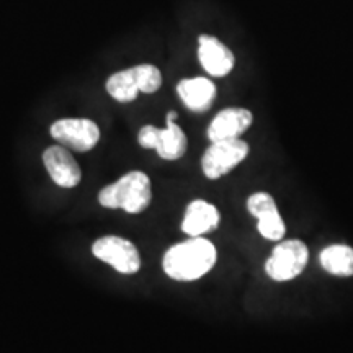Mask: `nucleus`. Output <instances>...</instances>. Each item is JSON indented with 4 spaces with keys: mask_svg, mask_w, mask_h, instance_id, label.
Listing matches in <instances>:
<instances>
[{
    "mask_svg": "<svg viewBox=\"0 0 353 353\" xmlns=\"http://www.w3.org/2000/svg\"><path fill=\"white\" fill-rule=\"evenodd\" d=\"M218 250L205 237L190 239L172 245L162 259L165 275L175 281H196L214 268Z\"/></svg>",
    "mask_w": 353,
    "mask_h": 353,
    "instance_id": "obj_1",
    "label": "nucleus"
},
{
    "mask_svg": "<svg viewBox=\"0 0 353 353\" xmlns=\"http://www.w3.org/2000/svg\"><path fill=\"white\" fill-rule=\"evenodd\" d=\"M152 201V183L144 172L132 170L117 182L100 190V206L108 210H123L130 214H139Z\"/></svg>",
    "mask_w": 353,
    "mask_h": 353,
    "instance_id": "obj_2",
    "label": "nucleus"
},
{
    "mask_svg": "<svg viewBox=\"0 0 353 353\" xmlns=\"http://www.w3.org/2000/svg\"><path fill=\"white\" fill-rule=\"evenodd\" d=\"M309 262V249L303 241H278L270 257L265 262V273L273 281H291L306 270Z\"/></svg>",
    "mask_w": 353,
    "mask_h": 353,
    "instance_id": "obj_3",
    "label": "nucleus"
},
{
    "mask_svg": "<svg viewBox=\"0 0 353 353\" xmlns=\"http://www.w3.org/2000/svg\"><path fill=\"white\" fill-rule=\"evenodd\" d=\"M138 143L144 149H154L164 161H179L185 156L188 139L175 121L165 120V128L145 125L138 132Z\"/></svg>",
    "mask_w": 353,
    "mask_h": 353,
    "instance_id": "obj_4",
    "label": "nucleus"
},
{
    "mask_svg": "<svg viewBox=\"0 0 353 353\" xmlns=\"http://www.w3.org/2000/svg\"><path fill=\"white\" fill-rule=\"evenodd\" d=\"M250 145L244 139H226L211 143L201 157V170L206 179L218 180L245 161Z\"/></svg>",
    "mask_w": 353,
    "mask_h": 353,
    "instance_id": "obj_5",
    "label": "nucleus"
},
{
    "mask_svg": "<svg viewBox=\"0 0 353 353\" xmlns=\"http://www.w3.org/2000/svg\"><path fill=\"white\" fill-rule=\"evenodd\" d=\"M50 134L74 152H88L99 144L100 128L88 118H61L50 128Z\"/></svg>",
    "mask_w": 353,
    "mask_h": 353,
    "instance_id": "obj_6",
    "label": "nucleus"
},
{
    "mask_svg": "<svg viewBox=\"0 0 353 353\" xmlns=\"http://www.w3.org/2000/svg\"><path fill=\"white\" fill-rule=\"evenodd\" d=\"M92 254L108 263L121 275H134L141 268L139 250L131 241L120 236H103L92 245Z\"/></svg>",
    "mask_w": 353,
    "mask_h": 353,
    "instance_id": "obj_7",
    "label": "nucleus"
},
{
    "mask_svg": "<svg viewBox=\"0 0 353 353\" xmlns=\"http://www.w3.org/2000/svg\"><path fill=\"white\" fill-rule=\"evenodd\" d=\"M247 210L257 219V231L267 241L278 242L285 237L286 226L275 198L267 192H257L247 198Z\"/></svg>",
    "mask_w": 353,
    "mask_h": 353,
    "instance_id": "obj_8",
    "label": "nucleus"
},
{
    "mask_svg": "<svg viewBox=\"0 0 353 353\" xmlns=\"http://www.w3.org/2000/svg\"><path fill=\"white\" fill-rule=\"evenodd\" d=\"M198 61L211 77H226L236 65V56L221 39L213 34L198 37Z\"/></svg>",
    "mask_w": 353,
    "mask_h": 353,
    "instance_id": "obj_9",
    "label": "nucleus"
},
{
    "mask_svg": "<svg viewBox=\"0 0 353 353\" xmlns=\"http://www.w3.org/2000/svg\"><path fill=\"white\" fill-rule=\"evenodd\" d=\"M43 164L57 187L76 188L82 180V170L69 149L64 145H50L43 152Z\"/></svg>",
    "mask_w": 353,
    "mask_h": 353,
    "instance_id": "obj_10",
    "label": "nucleus"
},
{
    "mask_svg": "<svg viewBox=\"0 0 353 353\" xmlns=\"http://www.w3.org/2000/svg\"><path fill=\"white\" fill-rule=\"evenodd\" d=\"M254 114L250 110L242 107H229L221 112L210 123L208 134L210 143L226 139H237L252 126Z\"/></svg>",
    "mask_w": 353,
    "mask_h": 353,
    "instance_id": "obj_11",
    "label": "nucleus"
},
{
    "mask_svg": "<svg viewBox=\"0 0 353 353\" xmlns=\"http://www.w3.org/2000/svg\"><path fill=\"white\" fill-rule=\"evenodd\" d=\"M176 94L190 112L205 113L214 103L218 88L208 77H188L176 83Z\"/></svg>",
    "mask_w": 353,
    "mask_h": 353,
    "instance_id": "obj_12",
    "label": "nucleus"
},
{
    "mask_svg": "<svg viewBox=\"0 0 353 353\" xmlns=\"http://www.w3.org/2000/svg\"><path fill=\"white\" fill-rule=\"evenodd\" d=\"M219 211L214 205L205 200H193L185 210L182 231L188 237H203L219 226Z\"/></svg>",
    "mask_w": 353,
    "mask_h": 353,
    "instance_id": "obj_13",
    "label": "nucleus"
},
{
    "mask_svg": "<svg viewBox=\"0 0 353 353\" xmlns=\"http://www.w3.org/2000/svg\"><path fill=\"white\" fill-rule=\"evenodd\" d=\"M321 267L334 276H353V247L334 244L322 249L319 255Z\"/></svg>",
    "mask_w": 353,
    "mask_h": 353,
    "instance_id": "obj_14",
    "label": "nucleus"
},
{
    "mask_svg": "<svg viewBox=\"0 0 353 353\" xmlns=\"http://www.w3.org/2000/svg\"><path fill=\"white\" fill-rule=\"evenodd\" d=\"M105 88H107L108 95L112 97L113 100L120 101V103H131V101H134L141 94L134 68L123 69L112 74V76L107 79Z\"/></svg>",
    "mask_w": 353,
    "mask_h": 353,
    "instance_id": "obj_15",
    "label": "nucleus"
},
{
    "mask_svg": "<svg viewBox=\"0 0 353 353\" xmlns=\"http://www.w3.org/2000/svg\"><path fill=\"white\" fill-rule=\"evenodd\" d=\"M136 77H138L141 94L151 95L156 94L162 87V72L161 69L152 64H138L134 65Z\"/></svg>",
    "mask_w": 353,
    "mask_h": 353,
    "instance_id": "obj_16",
    "label": "nucleus"
},
{
    "mask_svg": "<svg viewBox=\"0 0 353 353\" xmlns=\"http://www.w3.org/2000/svg\"><path fill=\"white\" fill-rule=\"evenodd\" d=\"M176 118H179V113H176V112H169V113H167V120L176 121Z\"/></svg>",
    "mask_w": 353,
    "mask_h": 353,
    "instance_id": "obj_17",
    "label": "nucleus"
}]
</instances>
